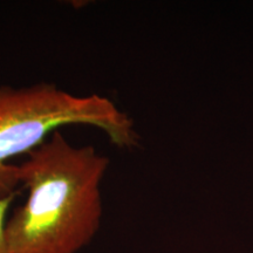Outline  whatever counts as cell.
<instances>
[{
    "instance_id": "cell-3",
    "label": "cell",
    "mask_w": 253,
    "mask_h": 253,
    "mask_svg": "<svg viewBox=\"0 0 253 253\" xmlns=\"http://www.w3.org/2000/svg\"><path fill=\"white\" fill-rule=\"evenodd\" d=\"M19 195V194H18ZM18 195L0 198V253H9L7 239H6V221L11 212V207Z\"/></svg>"
},
{
    "instance_id": "cell-1",
    "label": "cell",
    "mask_w": 253,
    "mask_h": 253,
    "mask_svg": "<svg viewBox=\"0 0 253 253\" xmlns=\"http://www.w3.org/2000/svg\"><path fill=\"white\" fill-rule=\"evenodd\" d=\"M109 158L93 145L72 144L61 130L18 164L26 201L9 212V253H79L99 232L101 184Z\"/></svg>"
},
{
    "instance_id": "cell-2",
    "label": "cell",
    "mask_w": 253,
    "mask_h": 253,
    "mask_svg": "<svg viewBox=\"0 0 253 253\" xmlns=\"http://www.w3.org/2000/svg\"><path fill=\"white\" fill-rule=\"evenodd\" d=\"M68 126L100 129L121 149L141 147L135 123L106 96L75 95L54 82L30 86H0V198L21 191L18 164L12 158L27 155Z\"/></svg>"
}]
</instances>
